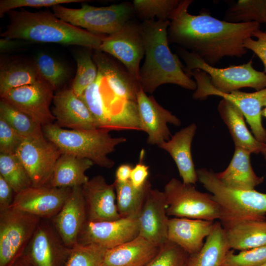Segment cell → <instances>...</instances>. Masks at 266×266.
Returning <instances> with one entry per match:
<instances>
[{
  "instance_id": "d6a6232c",
  "label": "cell",
  "mask_w": 266,
  "mask_h": 266,
  "mask_svg": "<svg viewBox=\"0 0 266 266\" xmlns=\"http://www.w3.org/2000/svg\"><path fill=\"white\" fill-rule=\"evenodd\" d=\"M0 175L15 194L33 186L28 172L15 154L0 153Z\"/></svg>"
},
{
  "instance_id": "4dcf8cb0",
  "label": "cell",
  "mask_w": 266,
  "mask_h": 266,
  "mask_svg": "<svg viewBox=\"0 0 266 266\" xmlns=\"http://www.w3.org/2000/svg\"><path fill=\"white\" fill-rule=\"evenodd\" d=\"M41 78L34 64L15 62L1 65L0 96L12 89L34 83Z\"/></svg>"
},
{
  "instance_id": "1f68e13d",
  "label": "cell",
  "mask_w": 266,
  "mask_h": 266,
  "mask_svg": "<svg viewBox=\"0 0 266 266\" xmlns=\"http://www.w3.org/2000/svg\"><path fill=\"white\" fill-rule=\"evenodd\" d=\"M0 117L24 138L45 136L42 126L2 99L0 101Z\"/></svg>"
},
{
  "instance_id": "6da1fadb",
  "label": "cell",
  "mask_w": 266,
  "mask_h": 266,
  "mask_svg": "<svg viewBox=\"0 0 266 266\" xmlns=\"http://www.w3.org/2000/svg\"><path fill=\"white\" fill-rule=\"evenodd\" d=\"M191 0H180L170 18L168 38L191 49L207 64L214 66L225 57H241L247 52L245 39L259 30L257 22L233 23L203 12H188Z\"/></svg>"
},
{
  "instance_id": "681fc988",
  "label": "cell",
  "mask_w": 266,
  "mask_h": 266,
  "mask_svg": "<svg viewBox=\"0 0 266 266\" xmlns=\"http://www.w3.org/2000/svg\"><path fill=\"white\" fill-rule=\"evenodd\" d=\"M12 266H33L22 254L14 262Z\"/></svg>"
},
{
  "instance_id": "8992f818",
  "label": "cell",
  "mask_w": 266,
  "mask_h": 266,
  "mask_svg": "<svg viewBox=\"0 0 266 266\" xmlns=\"http://www.w3.org/2000/svg\"><path fill=\"white\" fill-rule=\"evenodd\" d=\"M180 55L185 63L188 75L194 69L202 70L209 77L212 86L221 92L230 93L244 87L257 91L266 88V74L256 70L252 60L242 65L218 68L207 64L190 51L182 49Z\"/></svg>"
},
{
  "instance_id": "d590c367",
  "label": "cell",
  "mask_w": 266,
  "mask_h": 266,
  "mask_svg": "<svg viewBox=\"0 0 266 266\" xmlns=\"http://www.w3.org/2000/svg\"><path fill=\"white\" fill-rule=\"evenodd\" d=\"M75 58L77 71L71 89L80 97L85 89L96 80L98 71L92 59L90 50L80 52L76 54Z\"/></svg>"
},
{
  "instance_id": "836d02e7",
  "label": "cell",
  "mask_w": 266,
  "mask_h": 266,
  "mask_svg": "<svg viewBox=\"0 0 266 266\" xmlns=\"http://www.w3.org/2000/svg\"><path fill=\"white\" fill-rule=\"evenodd\" d=\"M265 0H238L227 10L224 21L233 23H265Z\"/></svg>"
},
{
  "instance_id": "c3c4849f",
  "label": "cell",
  "mask_w": 266,
  "mask_h": 266,
  "mask_svg": "<svg viewBox=\"0 0 266 266\" xmlns=\"http://www.w3.org/2000/svg\"><path fill=\"white\" fill-rule=\"evenodd\" d=\"M15 39L2 37L0 40V49L1 52H6L13 48L16 45Z\"/></svg>"
},
{
  "instance_id": "9c48e42d",
  "label": "cell",
  "mask_w": 266,
  "mask_h": 266,
  "mask_svg": "<svg viewBox=\"0 0 266 266\" xmlns=\"http://www.w3.org/2000/svg\"><path fill=\"white\" fill-rule=\"evenodd\" d=\"M189 74L194 76L197 85L193 95L194 99L203 100L210 96H217L230 101L242 112L255 137L260 142L266 143V129L262 122L266 88L253 93L239 90L223 93L212 86L209 77L202 70L194 69Z\"/></svg>"
},
{
  "instance_id": "f546056e",
  "label": "cell",
  "mask_w": 266,
  "mask_h": 266,
  "mask_svg": "<svg viewBox=\"0 0 266 266\" xmlns=\"http://www.w3.org/2000/svg\"><path fill=\"white\" fill-rule=\"evenodd\" d=\"M118 211L122 218L137 219L146 196L151 187L147 181L140 188L134 187L130 181L119 182L114 181Z\"/></svg>"
},
{
  "instance_id": "f1b7e54d",
  "label": "cell",
  "mask_w": 266,
  "mask_h": 266,
  "mask_svg": "<svg viewBox=\"0 0 266 266\" xmlns=\"http://www.w3.org/2000/svg\"><path fill=\"white\" fill-rule=\"evenodd\" d=\"M230 250L224 229L217 220L202 248L189 255L187 266H222Z\"/></svg>"
},
{
  "instance_id": "7c38bea8",
  "label": "cell",
  "mask_w": 266,
  "mask_h": 266,
  "mask_svg": "<svg viewBox=\"0 0 266 266\" xmlns=\"http://www.w3.org/2000/svg\"><path fill=\"white\" fill-rule=\"evenodd\" d=\"M54 90L42 78L34 83L12 89L0 97L43 127L55 120L50 109Z\"/></svg>"
},
{
  "instance_id": "52a82bcc",
  "label": "cell",
  "mask_w": 266,
  "mask_h": 266,
  "mask_svg": "<svg viewBox=\"0 0 266 266\" xmlns=\"http://www.w3.org/2000/svg\"><path fill=\"white\" fill-rule=\"evenodd\" d=\"M52 8L56 16L73 26L94 33L109 35L127 24L132 12L131 7L125 3L101 7L83 4L79 8L56 5Z\"/></svg>"
},
{
  "instance_id": "7a4b0ae2",
  "label": "cell",
  "mask_w": 266,
  "mask_h": 266,
  "mask_svg": "<svg viewBox=\"0 0 266 266\" xmlns=\"http://www.w3.org/2000/svg\"><path fill=\"white\" fill-rule=\"evenodd\" d=\"M169 20H145L140 27L145 59L140 69L139 83L144 92L153 93L160 85L171 83L188 90L197 85L183 69L168 44Z\"/></svg>"
},
{
  "instance_id": "5b68a950",
  "label": "cell",
  "mask_w": 266,
  "mask_h": 266,
  "mask_svg": "<svg viewBox=\"0 0 266 266\" xmlns=\"http://www.w3.org/2000/svg\"><path fill=\"white\" fill-rule=\"evenodd\" d=\"M197 173L198 181L219 207V221L223 226L244 219L266 220V193L230 188L211 169L200 168Z\"/></svg>"
},
{
  "instance_id": "2e32d148",
  "label": "cell",
  "mask_w": 266,
  "mask_h": 266,
  "mask_svg": "<svg viewBox=\"0 0 266 266\" xmlns=\"http://www.w3.org/2000/svg\"><path fill=\"white\" fill-rule=\"evenodd\" d=\"M70 249L54 227L40 220L23 255L33 266H63Z\"/></svg>"
},
{
  "instance_id": "db71d44e",
  "label": "cell",
  "mask_w": 266,
  "mask_h": 266,
  "mask_svg": "<svg viewBox=\"0 0 266 266\" xmlns=\"http://www.w3.org/2000/svg\"><path fill=\"white\" fill-rule=\"evenodd\" d=\"M266 106V99L265 100V102H264V107Z\"/></svg>"
},
{
  "instance_id": "83f0119b",
  "label": "cell",
  "mask_w": 266,
  "mask_h": 266,
  "mask_svg": "<svg viewBox=\"0 0 266 266\" xmlns=\"http://www.w3.org/2000/svg\"><path fill=\"white\" fill-rule=\"evenodd\" d=\"M94 164L89 159L62 153L55 165L49 185L57 188L82 187L89 180L86 171Z\"/></svg>"
},
{
  "instance_id": "74e56055",
  "label": "cell",
  "mask_w": 266,
  "mask_h": 266,
  "mask_svg": "<svg viewBox=\"0 0 266 266\" xmlns=\"http://www.w3.org/2000/svg\"><path fill=\"white\" fill-rule=\"evenodd\" d=\"M100 74L98 72L96 80L85 89L80 97L95 118L99 128L110 131L109 120L100 92Z\"/></svg>"
},
{
  "instance_id": "3957f363",
  "label": "cell",
  "mask_w": 266,
  "mask_h": 266,
  "mask_svg": "<svg viewBox=\"0 0 266 266\" xmlns=\"http://www.w3.org/2000/svg\"><path fill=\"white\" fill-rule=\"evenodd\" d=\"M9 23L1 37L36 42L80 45L99 51L105 36L66 22L49 11L24 9L7 13Z\"/></svg>"
},
{
  "instance_id": "7dc6e473",
  "label": "cell",
  "mask_w": 266,
  "mask_h": 266,
  "mask_svg": "<svg viewBox=\"0 0 266 266\" xmlns=\"http://www.w3.org/2000/svg\"><path fill=\"white\" fill-rule=\"evenodd\" d=\"M132 166L129 164L120 165L115 172V181L119 182H125L130 180Z\"/></svg>"
},
{
  "instance_id": "603a6c76",
  "label": "cell",
  "mask_w": 266,
  "mask_h": 266,
  "mask_svg": "<svg viewBox=\"0 0 266 266\" xmlns=\"http://www.w3.org/2000/svg\"><path fill=\"white\" fill-rule=\"evenodd\" d=\"M197 126L192 123L176 133L159 147L169 154L185 184L196 185L198 177L191 154V144Z\"/></svg>"
},
{
  "instance_id": "ffe728a7",
  "label": "cell",
  "mask_w": 266,
  "mask_h": 266,
  "mask_svg": "<svg viewBox=\"0 0 266 266\" xmlns=\"http://www.w3.org/2000/svg\"><path fill=\"white\" fill-rule=\"evenodd\" d=\"M52 220L54 228L65 245L70 248L74 246L87 220L81 187L71 188L61 209Z\"/></svg>"
},
{
  "instance_id": "d6986e66",
  "label": "cell",
  "mask_w": 266,
  "mask_h": 266,
  "mask_svg": "<svg viewBox=\"0 0 266 266\" xmlns=\"http://www.w3.org/2000/svg\"><path fill=\"white\" fill-rule=\"evenodd\" d=\"M87 221H112L122 218L117 209L114 184H109L102 175H96L82 187Z\"/></svg>"
},
{
  "instance_id": "ab89813d",
  "label": "cell",
  "mask_w": 266,
  "mask_h": 266,
  "mask_svg": "<svg viewBox=\"0 0 266 266\" xmlns=\"http://www.w3.org/2000/svg\"><path fill=\"white\" fill-rule=\"evenodd\" d=\"M189 256L181 247L167 240L145 266H187Z\"/></svg>"
},
{
  "instance_id": "484cf974",
  "label": "cell",
  "mask_w": 266,
  "mask_h": 266,
  "mask_svg": "<svg viewBox=\"0 0 266 266\" xmlns=\"http://www.w3.org/2000/svg\"><path fill=\"white\" fill-rule=\"evenodd\" d=\"M230 249L243 251L266 245V220L249 219L223 226Z\"/></svg>"
},
{
  "instance_id": "d4e9b609",
  "label": "cell",
  "mask_w": 266,
  "mask_h": 266,
  "mask_svg": "<svg viewBox=\"0 0 266 266\" xmlns=\"http://www.w3.org/2000/svg\"><path fill=\"white\" fill-rule=\"evenodd\" d=\"M251 153L235 147L233 158L225 170L216 173L218 179L226 186L233 189L252 190L261 184L264 177L255 173L250 161Z\"/></svg>"
},
{
  "instance_id": "f907efd6",
  "label": "cell",
  "mask_w": 266,
  "mask_h": 266,
  "mask_svg": "<svg viewBox=\"0 0 266 266\" xmlns=\"http://www.w3.org/2000/svg\"><path fill=\"white\" fill-rule=\"evenodd\" d=\"M261 153L266 161V143H264V146L261 151Z\"/></svg>"
},
{
  "instance_id": "b9f144b4",
  "label": "cell",
  "mask_w": 266,
  "mask_h": 266,
  "mask_svg": "<svg viewBox=\"0 0 266 266\" xmlns=\"http://www.w3.org/2000/svg\"><path fill=\"white\" fill-rule=\"evenodd\" d=\"M83 0H0V16L17 8L23 7H53L66 3L81 2Z\"/></svg>"
},
{
  "instance_id": "ac0fdd59",
  "label": "cell",
  "mask_w": 266,
  "mask_h": 266,
  "mask_svg": "<svg viewBox=\"0 0 266 266\" xmlns=\"http://www.w3.org/2000/svg\"><path fill=\"white\" fill-rule=\"evenodd\" d=\"M166 206L164 192L151 187L137 218L138 235L159 247L167 241Z\"/></svg>"
},
{
  "instance_id": "f5cc1de1",
  "label": "cell",
  "mask_w": 266,
  "mask_h": 266,
  "mask_svg": "<svg viewBox=\"0 0 266 266\" xmlns=\"http://www.w3.org/2000/svg\"><path fill=\"white\" fill-rule=\"evenodd\" d=\"M265 1H266V11H265V23H266V0H265ZM264 32L266 33V31H265V32Z\"/></svg>"
},
{
  "instance_id": "cb8c5ba5",
  "label": "cell",
  "mask_w": 266,
  "mask_h": 266,
  "mask_svg": "<svg viewBox=\"0 0 266 266\" xmlns=\"http://www.w3.org/2000/svg\"><path fill=\"white\" fill-rule=\"evenodd\" d=\"M160 248L138 235L130 241L107 249L102 266H145L155 257Z\"/></svg>"
},
{
  "instance_id": "ba28073f",
  "label": "cell",
  "mask_w": 266,
  "mask_h": 266,
  "mask_svg": "<svg viewBox=\"0 0 266 266\" xmlns=\"http://www.w3.org/2000/svg\"><path fill=\"white\" fill-rule=\"evenodd\" d=\"M164 193L167 216L214 221L219 220V207L211 194L196 189L194 185L171 178L165 186Z\"/></svg>"
},
{
  "instance_id": "30bf717a",
  "label": "cell",
  "mask_w": 266,
  "mask_h": 266,
  "mask_svg": "<svg viewBox=\"0 0 266 266\" xmlns=\"http://www.w3.org/2000/svg\"><path fill=\"white\" fill-rule=\"evenodd\" d=\"M40 220L11 207L0 211V266H12L23 254Z\"/></svg>"
},
{
  "instance_id": "8fae6325",
  "label": "cell",
  "mask_w": 266,
  "mask_h": 266,
  "mask_svg": "<svg viewBox=\"0 0 266 266\" xmlns=\"http://www.w3.org/2000/svg\"><path fill=\"white\" fill-rule=\"evenodd\" d=\"M15 154L28 172L33 187L49 185L60 149L45 136L25 138Z\"/></svg>"
},
{
  "instance_id": "e575fe53",
  "label": "cell",
  "mask_w": 266,
  "mask_h": 266,
  "mask_svg": "<svg viewBox=\"0 0 266 266\" xmlns=\"http://www.w3.org/2000/svg\"><path fill=\"white\" fill-rule=\"evenodd\" d=\"M107 250L99 245L77 243L70 248L63 266H102Z\"/></svg>"
},
{
  "instance_id": "277c9868",
  "label": "cell",
  "mask_w": 266,
  "mask_h": 266,
  "mask_svg": "<svg viewBox=\"0 0 266 266\" xmlns=\"http://www.w3.org/2000/svg\"><path fill=\"white\" fill-rule=\"evenodd\" d=\"M42 130L45 137L62 153L89 159L106 168H110L115 164L108 155L115 151L117 146L127 140L124 137H113L109 134L110 131L102 128L68 130L52 123L42 127Z\"/></svg>"
},
{
  "instance_id": "4fadbf2b",
  "label": "cell",
  "mask_w": 266,
  "mask_h": 266,
  "mask_svg": "<svg viewBox=\"0 0 266 266\" xmlns=\"http://www.w3.org/2000/svg\"><path fill=\"white\" fill-rule=\"evenodd\" d=\"M99 51L120 61L131 77L139 84V64L145 54L140 27L127 23L119 31L105 36Z\"/></svg>"
},
{
  "instance_id": "8d00e7d4",
  "label": "cell",
  "mask_w": 266,
  "mask_h": 266,
  "mask_svg": "<svg viewBox=\"0 0 266 266\" xmlns=\"http://www.w3.org/2000/svg\"><path fill=\"white\" fill-rule=\"evenodd\" d=\"M33 64L40 75L54 89L61 86L68 77L65 66L45 53H39Z\"/></svg>"
},
{
  "instance_id": "f35d334b",
  "label": "cell",
  "mask_w": 266,
  "mask_h": 266,
  "mask_svg": "<svg viewBox=\"0 0 266 266\" xmlns=\"http://www.w3.org/2000/svg\"><path fill=\"white\" fill-rule=\"evenodd\" d=\"M180 0H135L133 6L136 12L146 20H169Z\"/></svg>"
},
{
  "instance_id": "7bdbcfd3",
  "label": "cell",
  "mask_w": 266,
  "mask_h": 266,
  "mask_svg": "<svg viewBox=\"0 0 266 266\" xmlns=\"http://www.w3.org/2000/svg\"><path fill=\"white\" fill-rule=\"evenodd\" d=\"M24 138L0 117V153L15 154Z\"/></svg>"
},
{
  "instance_id": "ee69618b",
  "label": "cell",
  "mask_w": 266,
  "mask_h": 266,
  "mask_svg": "<svg viewBox=\"0 0 266 266\" xmlns=\"http://www.w3.org/2000/svg\"><path fill=\"white\" fill-rule=\"evenodd\" d=\"M253 37L245 39L244 47L245 49L252 51L261 60L264 66V72L266 74V33L260 29L256 31Z\"/></svg>"
},
{
  "instance_id": "f6af8a7d",
  "label": "cell",
  "mask_w": 266,
  "mask_h": 266,
  "mask_svg": "<svg viewBox=\"0 0 266 266\" xmlns=\"http://www.w3.org/2000/svg\"><path fill=\"white\" fill-rule=\"evenodd\" d=\"M144 151L142 150L140 154L139 162L133 167L130 181L136 188L142 187L147 182L149 175V166L142 162Z\"/></svg>"
},
{
  "instance_id": "9a60e30c",
  "label": "cell",
  "mask_w": 266,
  "mask_h": 266,
  "mask_svg": "<svg viewBox=\"0 0 266 266\" xmlns=\"http://www.w3.org/2000/svg\"><path fill=\"white\" fill-rule=\"evenodd\" d=\"M72 188L32 186L15 194L10 207L40 218H51L61 209Z\"/></svg>"
},
{
  "instance_id": "60d3db41",
  "label": "cell",
  "mask_w": 266,
  "mask_h": 266,
  "mask_svg": "<svg viewBox=\"0 0 266 266\" xmlns=\"http://www.w3.org/2000/svg\"><path fill=\"white\" fill-rule=\"evenodd\" d=\"M266 263V245L241 251L230 250L222 266H261Z\"/></svg>"
},
{
  "instance_id": "bcb514c9",
  "label": "cell",
  "mask_w": 266,
  "mask_h": 266,
  "mask_svg": "<svg viewBox=\"0 0 266 266\" xmlns=\"http://www.w3.org/2000/svg\"><path fill=\"white\" fill-rule=\"evenodd\" d=\"M13 193L12 187L0 175V211L10 207L15 196Z\"/></svg>"
},
{
  "instance_id": "e0dca14e",
  "label": "cell",
  "mask_w": 266,
  "mask_h": 266,
  "mask_svg": "<svg viewBox=\"0 0 266 266\" xmlns=\"http://www.w3.org/2000/svg\"><path fill=\"white\" fill-rule=\"evenodd\" d=\"M140 130L147 134V142L159 146L170 137L167 124L176 126L181 121L160 105L153 96H148L141 88L137 94Z\"/></svg>"
},
{
  "instance_id": "44dd1931",
  "label": "cell",
  "mask_w": 266,
  "mask_h": 266,
  "mask_svg": "<svg viewBox=\"0 0 266 266\" xmlns=\"http://www.w3.org/2000/svg\"><path fill=\"white\" fill-rule=\"evenodd\" d=\"M52 112L60 127L70 130H91L99 128L87 105L71 89L54 95Z\"/></svg>"
},
{
  "instance_id": "11a10c76",
  "label": "cell",
  "mask_w": 266,
  "mask_h": 266,
  "mask_svg": "<svg viewBox=\"0 0 266 266\" xmlns=\"http://www.w3.org/2000/svg\"><path fill=\"white\" fill-rule=\"evenodd\" d=\"M261 266H266V263Z\"/></svg>"
},
{
  "instance_id": "7402d4cb",
  "label": "cell",
  "mask_w": 266,
  "mask_h": 266,
  "mask_svg": "<svg viewBox=\"0 0 266 266\" xmlns=\"http://www.w3.org/2000/svg\"><path fill=\"white\" fill-rule=\"evenodd\" d=\"M214 221L182 217L169 218L167 240L189 255L198 252L211 233Z\"/></svg>"
},
{
  "instance_id": "5bb4252c",
  "label": "cell",
  "mask_w": 266,
  "mask_h": 266,
  "mask_svg": "<svg viewBox=\"0 0 266 266\" xmlns=\"http://www.w3.org/2000/svg\"><path fill=\"white\" fill-rule=\"evenodd\" d=\"M138 235L137 219L121 218L100 222L87 220L79 235L77 243L96 244L109 249L130 241Z\"/></svg>"
},
{
  "instance_id": "4316f807",
  "label": "cell",
  "mask_w": 266,
  "mask_h": 266,
  "mask_svg": "<svg viewBox=\"0 0 266 266\" xmlns=\"http://www.w3.org/2000/svg\"><path fill=\"white\" fill-rule=\"evenodd\" d=\"M218 110L229 129L235 147L244 149L251 153H261L264 143L252 135L246 126L244 115L235 105L222 99L218 105Z\"/></svg>"
},
{
  "instance_id": "816d5d0a",
  "label": "cell",
  "mask_w": 266,
  "mask_h": 266,
  "mask_svg": "<svg viewBox=\"0 0 266 266\" xmlns=\"http://www.w3.org/2000/svg\"><path fill=\"white\" fill-rule=\"evenodd\" d=\"M262 116H264L265 118H266V106H265L264 108H263L262 111Z\"/></svg>"
}]
</instances>
